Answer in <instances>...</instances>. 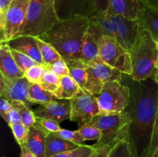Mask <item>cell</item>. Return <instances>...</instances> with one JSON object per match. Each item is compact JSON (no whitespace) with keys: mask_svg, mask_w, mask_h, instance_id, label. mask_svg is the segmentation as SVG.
I'll return each mask as SVG.
<instances>
[{"mask_svg":"<svg viewBox=\"0 0 158 157\" xmlns=\"http://www.w3.org/2000/svg\"><path fill=\"white\" fill-rule=\"evenodd\" d=\"M121 83L127 86L131 92L125 109L131 119L128 136L142 157L151 141L157 115L158 81L156 75L137 81L123 73Z\"/></svg>","mask_w":158,"mask_h":157,"instance_id":"cell-1","label":"cell"},{"mask_svg":"<svg viewBox=\"0 0 158 157\" xmlns=\"http://www.w3.org/2000/svg\"><path fill=\"white\" fill-rule=\"evenodd\" d=\"M89 26V18L71 17L60 21L39 38L52 45L66 62L81 60L83 38Z\"/></svg>","mask_w":158,"mask_h":157,"instance_id":"cell-2","label":"cell"},{"mask_svg":"<svg viewBox=\"0 0 158 157\" xmlns=\"http://www.w3.org/2000/svg\"><path fill=\"white\" fill-rule=\"evenodd\" d=\"M130 55L133 79L141 81L156 75L158 43L149 31L140 28Z\"/></svg>","mask_w":158,"mask_h":157,"instance_id":"cell-3","label":"cell"},{"mask_svg":"<svg viewBox=\"0 0 158 157\" xmlns=\"http://www.w3.org/2000/svg\"><path fill=\"white\" fill-rule=\"evenodd\" d=\"M55 0H30L19 35L40 37L60 22Z\"/></svg>","mask_w":158,"mask_h":157,"instance_id":"cell-4","label":"cell"},{"mask_svg":"<svg viewBox=\"0 0 158 157\" xmlns=\"http://www.w3.org/2000/svg\"><path fill=\"white\" fill-rule=\"evenodd\" d=\"M131 117L124 110L119 113L100 114L93 119L90 124L101 131V138L93 145L94 148L108 143H115L118 140L128 136Z\"/></svg>","mask_w":158,"mask_h":157,"instance_id":"cell-5","label":"cell"},{"mask_svg":"<svg viewBox=\"0 0 158 157\" xmlns=\"http://www.w3.org/2000/svg\"><path fill=\"white\" fill-rule=\"evenodd\" d=\"M131 92L126 85L119 81L104 83L100 92L96 95L100 114L122 112L127 109Z\"/></svg>","mask_w":158,"mask_h":157,"instance_id":"cell-6","label":"cell"},{"mask_svg":"<svg viewBox=\"0 0 158 157\" xmlns=\"http://www.w3.org/2000/svg\"><path fill=\"white\" fill-rule=\"evenodd\" d=\"M99 56L106 64L127 75H131L130 52L116 38L103 35L99 41Z\"/></svg>","mask_w":158,"mask_h":157,"instance_id":"cell-7","label":"cell"},{"mask_svg":"<svg viewBox=\"0 0 158 157\" xmlns=\"http://www.w3.org/2000/svg\"><path fill=\"white\" fill-rule=\"evenodd\" d=\"M84 64L88 75L85 91L93 95H97L101 90L103 84L107 82H121L123 72L108 66L100 58Z\"/></svg>","mask_w":158,"mask_h":157,"instance_id":"cell-8","label":"cell"},{"mask_svg":"<svg viewBox=\"0 0 158 157\" xmlns=\"http://www.w3.org/2000/svg\"><path fill=\"white\" fill-rule=\"evenodd\" d=\"M69 119L77 123L79 128L89 123L94 117L100 114L96 95L82 89L73 98L69 100Z\"/></svg>","mask_w":158,"mask_h":157,"instance_id":"cell-9","label":"cell"},{"mask_svg":"<svg viewBox=\"0 0 158 157\" xmlns=\"http://www.w3.org/2000/svg\"><path fill=\"white\" fill-rule=\"evenodd\" d=\"M30 0H12L6 11L4 20L0 23L1 40L7 42L19 35L27 14Z\"/></svg>","mask_w":158,"mask_h":157,"instance_id":"cell-10","label":"cell"},{"mask_svg":"<svg viewBox=\"0 0 158 157\" xmlns=\"http://www.w3.org/2000/svg\"><path fill=\"white\" fill-rule=\"evenodd\" d=\"M30 85L31 83L26 77L9 78L1 75L0 97H3L11 102H21L31 109L32 104L29 99Z\"/></svg>","mask_w":158,"mask_h":157,"instance_id":"cell-11","label":"cell"},{"mask_svg":"<svg viewBox=\"0 0 158 157\" xmlns=\"http://www.w3.org/2000/svg\"><path fill=\"white\" fill-rule=\"evenodd\" d=\"M55 6L60 21L74 16L91 18L95 15L92 0H55Z\"/></svg>","mask_w":158,"mask_h":157,"instance_id":"cell-12","label":"cell"},{"mask_svg":"<svg viewBox=\"0 0 158 157\" xmlns=\"http://www.w3.org/2000/svg\"><path fill=\"white\" fill-rule=\"evenodd\" d=\"M110 15L115 26L116 39L130 52L140 29L138 21L127 19L121 15Z\"/></svg>","mask_w":158,"mask_h":157,"instance_id":"cell-13","label":"cell"},{"mask_svg":"<svg viewBox=\"0 0 158 157\" xmlns=\"http://www.w3.org/2000/svg\"><path fill=\"white\" fill-rule=\"evenodd\" d=\"M103 35L100 26L89 19V28L85 33L82 46V62L88 63L100 58L99 41Z\"/></svg>","mask_w":158,"mask_h":157,"instance_id":"cell-14","label":"cell"},{"mask_svg":"<svg viewBox=\"0 0 158 157\" xmlns=\"http://www.w3.org/2000/svg\"><path fill=\"white\" fill-rule=\"evenodd\" d=\"M33 112L37 118L53 119L60 123L70 118V103L67 99H56L38 106Z\"/></svg>","mask_w":158,"mask_h":157,"instance_id":"cell-15","label":"cell"},{"mask_svg":"<svg viewBox=\"0 0 158 157\" xmlns=\"http://www.w3.org/2000/svg\"><path fill=\"white\" fill-rule=\"evenodd\" d=\"M146 6L140 0H110L106 12L121 15L130 20H138Z\"/></svg>","mask_w":158,"mask_h":157,"instance_id":"cell-16","label":"cell"},{"mask_svg":"<svg viewBox=\"0 0 158 157\" xmlns=\"http://www.w3.org/2000/svg\"><path fill=\"white\" fill-rule=\"evenodd\" d=\"M5 42L7 43L12 49L23 52L35 60L39 64L44 65L40 54L37 37L32 35H19Z\"/></svg>","mask_w":158,"mask_h":157,"instance_id":"cell-17","label":"cell"},{"mask_svg":"<svg viewBox=\"0 0 158 157\" xmlns=\"http://www.w3.org/2000/svg\"><path fill=\"white\" fill-rule=\"evenodd\" d=\"M0 73L3 77L9 78H18L25 77V74L19 69L11 52L7 43L1 42L0 46Z\"/></svg>","mask_w":158,"mask_h":157,"instance_id":"cell-18","label":"cell"},{"mask_svg":"<svg viewBox=\"0 0 158 157\" xmlns=\"http://www.w3.org/2000/svg\"><path fill=\"white\" fill-rule=\"evenodd\" d=\"M49 132L43 129L38 123L29 128L26 146L35 157H45L46 138Z\"/></svg>","mask_w":158,"mask_h":157,"instance_id":"cell-19","label":"cell"},{"mask_svg":"<svg viewBox=\"0 0 158 157\" xmlns=\"http://www.w3.org/2000/svg\"><path fill=\"white\" fill-rule=\"evenodd\" d=\"M78 145L57 136L55 132H48L46 138L45 157H52L78 147Z\"/></svg>","mask_w":158,"mask_h":157,"instance_id":"cell-20","label":"cell"},{"mask_svg":"<svg viewBox=\"0 0 158 157\" xmlns=\"http://www.w3.org/2000/svg\"><path fill=\"white\" fill-rule=\"evenodd\" d=\"M137 21L140 28L149 31L158 43V7L146 6Z\"/></svg>","mask_w":158,"mask_h":157,"instance_id":"cell-21","label":"cell"},{"mask_svg":"<svg viewBox=\"0 0 158 157\" xmlns=\"http://www.w3.org/2000/svg\"><path fill=\"white\" fill-rule=\"evenodd\" d=\"M81 89L80 86L76 83L70 75L60 77V83L54 95L57 99L70 100L73 98Z\"/></svg>","mask_w":158,"mask_h":157,"instance_id":"cell-22","label":"cell"},{"mask_svg":"<svg viewBox=\"0 0 158 157\" xmlns=\"http://www.w3.org/2000/svg\"><path fill=\"white\" fill-rule=\"evenodd\" d=\"M107 157H140V155L129 136H126L114 143Z\"/></svg>","mask_w":158,"mask_h":157,"instance_id":"cell-23","label":"cell"},{"mask_svg":"<svg viewBox=\"0 0 158 157\" xmlns=\"http://www.w3.org/2000/svg\"><path fill=\"white\" fill-rule=\"evenodd\" d=\"M29 99L32 104L44 105L57 99L54 93L45 90L38 83H31L29 90Z\"/></svg>","mask_w":158,"mask_h":157,"instance_id":"cell-24","label":"cell"},{"mask_svg":"<svg viewBox=\"0 0 158 157\" xmlns=\"http://www.w3.org/2000/svg\"><path fill=\"white\" fill-rule=\"evenodd\" d=\"M66 62L69 69V75L83 90H86L88 75L84 62L81 60H72Z\"/></svg>","mask_w":158,"mask_h":157,"instance_id":"cell-25","label":"cell"},{"mask_svg":"<svg viewBox=\"0 0 158 157\" xmlns=\"http://www.w3.org/2000/svg\"><path fill=\"white\" fill-rule=\"evenodd\" d=\"M89 19L95 22L100 26L103 35L116 38L115 26L110 15H108L106 12L96 14L94 16L89 18Z\"/></svg>","mask_w":158,"mask_h":157,"instance_id":"cell-26","label":"cell"},{"mask_svg":"<svg viewBox=\"0 0 158 157\" xmlns=\"http://www.w3.org/2000/svg\"><path fill=\"white\" fill-rule=\"evenodd\" d=\"M37 42H38L39 48H40V54H41L43 63L46 66V68L49 65L52 64L54 61L62 57L60 53L57 52L56 49L51 44L43 41L39 37H37Z\"/></svg>","mask_w":158,"mask_h":157,"instance_id":"cell-27","label":"cell"},{"mask_svg":"<svg viewBox=\"0 0 158 157\" xmlns=\"http://www.w3.org/2000/svg\"><path fill=\"white\" fill-rule=\"evenodd\" d=\"M60 83V77L58 75L46 68V71L42 76L41 81L39 84L45 90L54 93L59 88Z\"/></svg>","mask_w":158,"mask_h":157,"instance_id":"cell-28","label":"cell"},{"mask_svg":"<svg viewBox=\"0 0 158 157\" xmlns=\"http://www.w3.org/2000/svg\"><path fill=\"white\" fill-rule=\"evenodd\" d=\"M18 106L21 116V123L27 128H30L36 123V116L33 110L26 106L24 103L21 102L15 101Z\"/></svg>","mask_w":158,"mask_h":157,"instance_id":"cell-29","label":"cell"},{"mask_svg":"<svg viewBox=\"0 0 158 157\" xmlns=\"http://www.w3.org/2000/svg\"><path fill=\"white\" fill-rule=\"evenodd\" d=\"M95 148L93 145H81L71 150L66 151L52 157H89Z\"/></svg>","mask_w":158,"mask_h":157,"instance_id":"cell-30","label":"cell"},{"mask_svg":"<svg viewBox=\"0 0 158 157\" xmlns=\"http://www.w3.org/2000/svg\"><path fill=\"white\" fill-rule=\"evenodd\" d=\"M142 157H158V106L151 141Z\"/></svg>","mask_w":158,"mask_h":157,"instance_id":"cell-31","label":"cell"},{"mask_svg":"<svg viewBox=\"0 0 158 157\" xmlns=\"http://www.w3.org/2000/svg\"><path fill=\"white\" fill-rule=\"evenodd\" d=\"M11 52H12V55L13 56L14 59H15V62H16L17 66L19 67V69L24 73L29 68L39 64L35 60H33L32 58H30V57L28 56L26 54L23 53V52H19V51L12 49H11Z\"/></svg>","mask_w":158,"mask_h":157,"instance_id":"cell-32","label":"cell"},{"mask_svg":"<svg viewBox=\"0 0 158 157\" xmlns=\"http://www.w3.org/2000/svg\"><path fill=\"white\" fill-rule=\"evenodd\" d=\"M12 134L14 135L15 141L19 146H24L26 143L29 133V128L25 126L22 123H15V124L9 126Z\"/></svg>","mask_w":158,"mask_h":157,"instance_id":"cell-33","label":"cell"},{"mask_svg":"<svg viewBox=\"0 0 158 157\" xmlns=\"http://www.w3.org/2000/svg\"><path fill=\"white\" fill-rule=\"evenodd\" d=\"M78 131L80 132L83 138L86 141H90V140H97L101 138V131L94 125L88 123L84 125L78 129Z\"/></svg>","mask_w":158,"mask_h":157,"instance_id":"cell-34","label":"cell"},{"mask_svg":"<svg viewBox=\"0 0 158 157\" xmlns=\"http://www.w3.org/2000/svg\"><path fill=\"white\" fill-rule=\"evenodd\" d=\"M56 135L57 136L60 137L62 139L68 140L69 142L75 143V144L78 145V146H81L83 145L86 140L83 138V135L80 134V132L78 130L72 131V130H68V129H61L59 132H55Z\"/></svg>","mask_w":158,"mask_h":157,"instance_id":"cell-35","label":"cell"},{"mask_svg":"<svg viewBox=\"0 0 158 157\" xmlns=\"http://www.w3.org/2000/svg\"><path fill=\"white\" fill-rule=\"evenodd\" d=\"M46 69V66L44 65L37 64L32 66L25 72V77L27 78L30 83H40L42 76Z\"/></svg>","mask_w":158,"mask_h":157,"instance_id":"cell-36","label":"cell"},{"mask_svg":"<svg viewBox=\"0 0 158 157\" xmlns=\"http://www.w3.org/2000/svg\"><path fill=\"white\" fill-rule=\"evenodd\" d=\"M47 68L52 70L53 72H55L60 77L69 75V67H68L67 62L62 57L54 61Z\"/></svg>","mask_w":158,"mask_h":157,"instance_id":"cell-37","label":"cell"},{"mask_svg":"<svg viewBox=\"0 0 158 157\" xmlns=\"http://www.w3.org/2000/svg\"><path fill=\"white\" fill-rule=\"evenodd\" d=\"M36 123H38L41 127L49 132H57L62 129L58 122L49 119H42L36 117Z\"/></svg>","mask_w":158,"mask_h":157,"instance_id":"cell-38","label":"cell"},{"mask_svg":"<svg viewBox=\"0 0 158 157\" xmlns=\"http://www.w3.org/2000/svg\"><path fill=\"white\" fill-rule=\"evenodd\" d=\"M12 103L13 104V107L11 109L10 112L6 115L4 119L8 123L9 126L11 125L15 124V123H21V116H20V112L18 106L15 101L12 102Z\"/></svg>","mask_w":158,"mask_h":157,"instance_id":"cell-39","label":"cell"},{"mask_svg":"<svg viewBox=\"0 0 158 157\" xmlns=\"http://www.w3.org/2000/svg\"><path fill=\"white\" fill-rule=\"evenodd\" d=\"M92 1L95 15L97 13H103L107 11L110 0H92Z\"/></svg>","mask_w":158,"mask_h":157,"instance_id":"cell-40","label":"cell"},{"mask_svg":"<svg viewBox=\"0 0 158 157\" xmlns=\"http://www.w3.org/2000/svg\"><path fill=\"white\" fill-rule=\"evenodd\" d=\"M12 107H13V104H12V102L3 98V97H1V99H0V114L4 119L6 115L12 109Z\"/></svg>","mask_w":158,"mask_h":157,"instance_id":"cell-41","label":"cell"},{"mask_svg":"<svg viewBox=\"0 0 158 157\" xmlns=\"http://www.w3.org/2000/svg\"><path fill=\"white\" fill-rule=\"evenodd\" d=\"M12 0H0V23L4 20L6 11L9 9Z\"/></svg>","mask_w":158,"mask_h":157,"instance_id":"cell-42","label":"cell"},{"mask_svg":"<svg viewBox=\"0 0 158 157\" xmlns=\"http://www.w3.org/2000/svg\"><path fill=\"white\" fill-rule=\"evenodd\" d=\"M20 149V157H35V155L26 146H21Z\"/></svg>","mask_w":158,"mask_h":157,"instance_id":"cell-43","label":"cell"},{"mask_svg":"<svg viewBox=\"0 0 158 157\" xmlns=\"http://www.w3.org/2000/svg\"><path fill=\"white\" fill-rule=\"evenodd\" d=\"M140 1L148 6L158 7V0H140Z\"/></svg>","mask_w":158,"mask_h":157,"instance_id":"cell-44","label":"cell"},{"mask_svg":"<svg viewBox=\"0 0 158 157\" xmlns=\"http://www.w3.org/2000/svg\"><path fill=\"white\" fill-rule=\"evenodd\" d=\"M156 78H157L158 81V59H157V74H156Z\"/></svg>","mask_w":158,"mask_h":157,"instance_id":"cell-45","label":"cell"}]
</instances>
